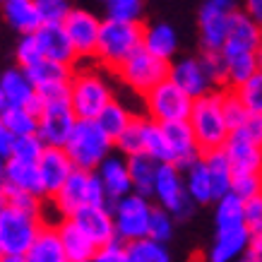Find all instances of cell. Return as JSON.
Returning a JSON list of instances; mask_svg holds the SVG:
<instances>
[{
    "label": "cell",
    "mask_w": 262,
    "mask_h": 262,
    "mask_svg": "<svg viewBox=\"0 0 262 262\" xmlns=\"http://www.w3.org/2000/svg\"><path fill=\"white\" fill-rule=\"evenodd\" d=\"M43 226V216L5 207L0 212V257H27Z\"/></svg>",
    "instance_id": "cell-6"
},
{
    "label": "cell",
    "mask_w": 262,
    "mask_h": 262,
    "mask_svg": "<svg viewBox=\"0 0 262 262\" xmlns=\"http://www.w3.org/2000/svg\"><path fill=\"white\" fill-rule=\"evenodd\" d=\"M43 149H46V144L39 140V135L15 137V142H12V151H10V159L29 161V164H39Z\"/></svg>",
    "instance_id": "cell-46"
},
{
    "label": "cell",
    "mask_w": 262,
    "mask_h": 262,
    "mask_svg": "<svg viewBox=\"0 0 262 262\" xmlns=\"http://www.w3.org/2000/svg\"><path fill=\"white\" fill-rule=\"evenodd\" d=\"M12 142H15V137L10 135V130L3 125V120H0V157L8 161L10 159V151H12Z\"/></svg>",
    "instance_id": "cell-55"
},
{
    "label": "cell",
    "mask_w": 262,
    "mask_h": 262,
    "mask_svg": "<svg viewBox=\"0 0 262 262\" xmlns=\"http://www.w3.org/2000/svg\"><path fill=\"white\" fill-rule=\"evenodd\" d=\"M243 10H246V15L262 29V0H248Z\"/></svg>",
    "instance_id": "cell-56"
},
{
    "label": "cell",
    "mask_w": 262,
    "mask_h": 262,
    "mask_svg": "<svg viewBox=\"0 0 262 262\" xmlns=\"http://www.w3.org/2000/svg\"><path fill=\"white\" fill-rule=\"evenodd\" d=\"M224 60H226L229 89H236V87H241V84H246L253 75H257V72L262 70L260 53H236V56H224Z\"/></svg>",
    "instance_id": "cell-33"
},
{
    "label": "cell",
    "mask_w": 262,
    "mask_h": 262,
    "mask_svg": "<svg viewBox=\"0 0 262 262\" xmlns=\"http://www.w3.org/2000/svg\"><path fill=\"white\" fill-rule=\"evenodd\" d=\"M77 125V116L72 113L70 103H53L43 106V113L39 116V140L46 147L65 149L72 130Z\"/></svg>",
    "instance_id": "cell-13"
},
{
    "label": "cell",
    "mask_w": 262,
    "mask_h": 262,
    "mask_svg": "<svg viewBox=\"0 0 262 262\" xmlns=\"http://www.w3.org/2000/svg\"><path fill=\"white\" fill-rule=\"evenodd\" d=\"M101 17L87 8H72L65 19V32L72 41V48L77 58H94L99 46V34H101Z\"/></svg>",
    "instance_id": "cell-12"
},
{
    "label": "cell",
    "mask_w": 262,
    "mask_h": 262,
    "mask_svg": "<svg viewBox=\"0 0 262 262\" xmlns=\"http://www.w3.org/2000/svg\"><path fill=\"white\" fill-rule=\"evenodd\" d=\"M151 198L157 200V207L166 209L173 219H188L192 214V209H195V202L185 192L183 171L173 164H159Z\"/></svg>",
    "instance_id": "cell-10"
},
{
    "label": "cell",
    "mask_w": 262,
    "mask_h": 262,
    "mask_svg": "<svg viewBox=\"0 0 262 262\" xmlns=\"http://www.w3.org/2000/svg\"><path fill=\"white\" fill-rule=\"evenodd\" d=\"M188 123H190L192 135L198 140L202 154L224 149V144L231 137V130L222 113V92H209V94L195 99Z\"/></svg>",
    "instance_id": "cell-1"
},
{
    "label": "cell",
    "mask_w": 262,
    "mask_h": 262,
    "mask_svg": "<svg viewBox=\"0 0 262 262\" xmlns=\"http://www.w3.org/2000/svg\"><path fill=\"white\" fill-rule=\"evenodd\" d=\"M154 212L151 200L142 195H127L111 205L113 224H116V241L123 246H130L135 241H142L149 236V219Z\"/></svg>",
    "instance_id": "cell-7"
},
{
    "label": "cell",
    "mask_w": 262,
    "mask_h": 262,
    "mask_svg": "<svg viewBox=\"0 0 262 262\" xmlns=\"http://www.w3.org/2000/svg\"><path fill=\"white\" fill-rule=\"evenodd\" d=\"M243 262H262V236H253L250 246H248Z\"/></svg>",
    "instance_id": "cell-54"
},
{
    "label": "cell",
    "mask_w": 262,
    "mask_h": 262,
    "mask_svg": "<svg viewBox=\"0 0 262 262\" xmlns=\"http://www.w3.org/2000/svg\"><path fill=\"white\" fill-rule=\"evenodd\" d=\"M27 262H68V255L63 250V243L58 238L56 226H43L39 238L34 241L32 250L24 257Z\"/></svg>",
    "instance_id": "cell-31"
},
{
    "label": "cell",
    "mask_w": 262,
    "mask_h": 262,
    "mask_svg": "<svg viewBox=\"0 0 262 262\" xmlns=\"http://www.w3.org/2000/svg\"><path fill=\"white\" fill-rule=\"evenodd\" d=\"M36 39H39L41 53L46 60H53V63L60 65H72L77 63V53L72 48V41L65 32L63 24H43L39 32H36Z\"/></svg>",
    "instance_id": "cell-20"
},
{
    "label": "cell",
    "mask_w": 262,
    "mask_h": 262,
    "mask_svg": "<svg viewBox=\"0 0 262 262\" xmlns=\"http://www.w3.org/2000/svg\"><path fill=\"white\" fill-rule=\"evenodd\" d=\"M224 154L233 168V176L262 173V147L246 142L243 137L231 135L229 142L224 144Z\"/></svg>",
    "instance_id": "cell-24"
},
{
    "label": "cell",
    "mask_w": 262,
    "mask_h": 262,
    "mask_svg": "<svg viewBox=\"0 0 262 262\" xmlns=\"http://www.w3.org/2000/svg\"><path fill=\"white\" fill-rule=\"evenodd\" d=\"M238 262H243V260H238Z\"/></svg>",
    "instance_id": "cell-62"
},
{
    "label": "cell",
    "mask_w": 262,
    "mask_h": 262,
    "mask_svg": "<svg viewBox=\"0 0 262 262\" xmlns=\"http://www.w3.org/2000/svg\"><path fill=\"white\" fill-rule=\"evenodd\" d=\"M56 214H60V219H70L72 214H77L84 207H103L108 205L106 200V192H103V185L99 181V176L92 171H75V173L68 178L60 192H58L53 200H48ZM111 207V205H108Z\"/></svg>",
    "instance_id": "cell-5"
},
{
    "label": "cell",
    "mask_w": 262,
    "mask_h": 262,
    "mask_svg": "<svg viewBox=\"0 0 262 262\" xmlns=\"http://www.w3.org/2000/svg\"><path fill=\"white\" fill-rule=\"evenodd\" d=\"M238 94L241 103L246 106V111L250 116H262V70L257 75H253L246 84L233 89Z\"/></svg>",
    "instance_id": "cell-42"
},
{
    "label": "cell",
    "mask_w": 262,
    "mask_h": 262,
    "mask_svg": "<svg viewBox=\"0 0 262 262\" xmlns=\"http://www.w3.org/2000/svg\"><path fill=\"white\" fill-rule=\"evenodd\" d=\"M113 147H116V142L103 133V127L96 120H77L70 140L65 144V151H68L75 171L92 173L101 166V161L111 157Z\"/></svg>",
    "instance_id": "cell-2"
},
{
    "label": "cell",
    "mask_w": 262,
    "mask_h": 262,
    "mask_svg": "<svg viewBox=\"0 0 262 262\" xmlns=\"http://www.w3.org/2000/svg\"><path fill=\"white\" fill-rule=\"evenodd\" d=\"M142 39L144 24H120L103 19L94 58H99V63L116 72L135 51L142 48Z\"/></svg>",
    "instance_id": "cell-4"
},
{
    "label": "cell",
    "mask_w": 262,
    "mask_h": 262,
    "mask_svg": "<svg viewBox=\"0 0 262 262\" xmlns=\"http://www.w3.org/2000/svg\"><path fill=\"white\" fill-rule=\"evenodd\" d=\"M144 154L149 159H154L157 164H173L166 135H164V127L159 123L149 120L147 116H144Z\"/></svg>",
    "instance_id": "cell-36"
},
{
    "label": "cell",
    "mask_w": 262,
    "mask_h": 262,
    "mask_svg": "<svg viewBox=\"0 0 262 262\" xmlns=\"http://www.w3.org/2000/svg\"><path fill=\"white\" fill-rule=\"evenodd\" d=\"M250 231L231 229V231H216L214 241L207 250V262H238L243 260L248 246H250Z\"/></svg>",
    "instance_id": "cell-22"
},
{
    "label": "cell",
    "mask_w": 262,
    "mask_h": 262,
    "mask_svg": "<svg viewBox=\"0 0 262 262\" xmlns=\"http://www.w3.org/2000/svg\"><path fill=\"white\" fill-rule=\"evenodd\" d=\"M127 171H130V181H133V192L149 200L154 195V181H157L159 164L149 159L147 154H137V157L127 159Z\"/></svg>",
    "instance_id": "cell-30"
},
{
    "label": "cell",
    "mask_w": 262,
    "mask_h": 262,
    "mask_svg": "<svg viewBox=\"0 0 262 262\" xmlns=\"http://www.w3.org/2000/svg\"><path fill=\"white\" fill-rule=\"evenodd\" d=\"M56 231L63 243L65 255H68V262H92L94 255L99 253V248L87 238V233L72 219H58Z\"/></svg>",
    "instance_id": "cell-23"
},
{
    "label": "cell",
    "mask_w": 262,
    "mask_h": 262,
    "mask_svg": "<svg viewBox=\"0 0 262 262\" xmlns=\"http://www.w3.org/2000/svg\"><path fill=\"white\" fill-rule=\"evenodd\" d=\"M3 181H5V159L0 157V185H3Z\"/></svg>",
    "instance_id": "cell-58"
},
{
    "label": "cell",
    "mask_w": 262,
    "mask_h": 262,
    "mask_svg": "<svg viewBox=\"0 0 262 262\" xmlns=\"http://www.w3.org/2000/svg\"><path fill=\"white\" fill-rule=\"evenodd\" d=\"M113 101V89L99 70H75L70 80V108L77 120H96Z\"/></svg>",
    "instance_id": "cell-3"
},
{
    "label": "cell",
    "mask_w": 262,
    "mask_h": 262,
    "mask_svg": "<svg viewBox=\"0 0 262 262\" xmlns=\"http://www.w3.org/2000/svg\"><path fill=\"white\" fill-rule=\"evenodd\" d=\"M231 195H236L241 202L262 195V173H246V176H233V185H231Z\"/></svg>",
    "instance_id": "cell-48"
},
{
    "label": "cell",
    "mask_w": 262,
    "mask_h": 262,
    "mask_svg": "<svg viewBox=\"0 0 262 262\" xmlns=\"http://www.w3.org/2000/svg\"><path fill=\"white\" fill-rule=\"evenodd\" d=\"M185 178V192L195 205H209L214 202V192H212V181H209V171H207L205 161H195L190 168L183 171Z\"/></svg>",
    "instance_id": "cell-32"
},
{
    "label": "cell",
    "mask_w": 262,
    "mask_h": 262,
    "mask_svg": "<svg viewBox=\"0 0 262 262\" xmlns=\"http://www.w3.org/2000/svg\"><path fill=\"white\" fill-rule=\"evenodd\" d=\"M3 185H10V188H17V190H24V192H32L36 198L46 200L43 183H41V173H39V164L8 159L5 161V181H3Z\"/></svg>",
    "instance_id": "cell-26"
},
{
    "label": "cell",
    "mask_w": 262,
    "mask_h": 262,
    "mask_svg": "<svg viewBox=\"0 0 262 262\" xmlns=\"http://www.w3.org/2000/svg\"><path fill=\"white\" fill-rule=\"evenodd\" d=\"M70 219L87 233V238L96 248H106L111 243H116V224H113V214L108 205L84 207L77 214H72Z\"/></svg>",
    "instance_id": "cell-15"
},
{
    "label": "cell",
    "mask_w": 262,
    "mask_h": 262,
    "mask_svg": "<svg viewBox=\"0 0 262 262\" xmlns=\"http://www.w3.org/2000/svg\"><path fill=\"white\" fill-rule=\"evenodd\" d=\"M3 192H5V202L12 209H19V212H27V214L41 216L43 212V198H36L32 192L17 190V188H10V185H3Z\"/></svg>",
    "instance_id": "cell-43"
},
{
    "label": "cell",
    "mask_w": 262,
    "mask_h": 262,
    "mask_svg": "<svg viewBox=\"0 0 262 262\" xmlns=\"http://www.w3.org/2000/svg\"><path fill=\"white\" fill-rule=\"evenodd\" d=\"M103 185L108 205H116L118 200L133 195V181H130V171H127V159L120 154H111L101 166L94 171Z\"/></svg>",
    "instance_id": "cell-18"
},
{
    "label": "cell",
    "mask_w": 262,
    "mask_h": 262,
    "mask_svg": "<svg viewBox=\"0 0 262 262\" xmlns=\"http://www.w3.org/2000/svg\"><path fill=\"white\" fill-rule=\"evenodd\" d=\"M15 60H17V68H19V70H27V68L36 65L39 60H43V53H41L36 34H27V36H19V39H17Z\"/></svg>",
    "instance_id": "cell-44"
},
{
    "label": "cell",
    "mask_w": 262,
    "mask_h": 262,
    "mask_svg": "<svg viewBox=\"0 0 262 262\" xmlns=\"http://www.w3.org/2000/svg\"><path fill=\"white\" fill-rule=\"evenodd\" d=\"M0 92L5 94L10 106H24V108L36 96V89L32 87L29 77L19 68H8L0 72Z\"/></svg>",
    "instance_id": "cell-27"
},
{
    "label": "cell",
    "mask_w": 262,
    "mask_h": 262,
    "mask_svg": "<svg viewBox=\"0 0 262 262\" xmlns=\"http://www.w3.org/2000/svg\"><path fill=\"white\" fill-rule=\"evenodd\" d=\"M0 262H27L24 257H0Z\"/></svg>",
    "instance_id": "cell-60"
},
{
    "label": "cell",
    "mask_w": 262,
    "mask_h": 262,
    "mask_svg": "<svg viewBox=\"0 0 262 262\" xmlns=\"http://www.w3.org/2000/svg\"><path fill=\"white\" fill-rule=\"evenodd\" d=\"M133 120H135V113L127 111L125 103H120L118 99H113V101L103 108L101 116L96 118V123H99V125L103 127V133L116 142V140L127 130V125H130Z\"/></svg>",
    "instance_id": "cell-34"
},
{
    "label": "cell",
    "mask_w": 262,
    "mask_h": 262,
    "mask_svg": "<svg viewBox=\"0 0 262 262\" xmlns=\"http://www.w3.org/2000/svg\"><path fill=\"white\" fill-rule=\"evenodd\" d=\"M231 135H238L246 142L255 144V147H262V116H248L246 123L238 130H233Z\"/></svg>",
    "instance_id": "cell-51"
},
{
    "label": "cell",
    "mask_w": 262,
    "mask_h": 262,
    "mask_svg": "<svg viewBox=\"0 0 262 262\" xmlns=\"http://www.w3.org/2000/svg\"><path fill=\"white\" fill-rule=\"evenodd\" d=\"M103 12L108 22H120V24H142V12L144 5L140 0H108L103 5Z\"/></svg>",
    "instance_id": "cell-38"
},
{
    "label": "cell",
    "mask_w": 262,
    "mask_h": 262,
    "mask_svg": "<svg viewBox=\"0 0 262 262\" xmlns=\"http://www.w3.org/2000/svg\"><path fill=\"white\" fill-rule=\"evenodd\" d=\"M8 207V202H5V192H3V185H0V212Z\"/></svg>",
    "instance_id": "cell-59"
},
{
    "label": "cell",
    "mask_w": 262,
    "mask_h": 262,
    "mask_svg": "<svg viewBox=\"0 0 262 262\" xmlns=\"http://www.w3.org/2000/svg\"><path fill=\"white\" fill-rule=\"evenodd\" d=\"M168 80L173 82L178 89H183L190 99H200V96L214 92V89H212V82L207 80L205 70H202V65H200V60L192 56L173 60V63H171V72H168Z\"/></svg>",
    "instance_id": "cell-19"
},
{
    "label": "cell",
    "mask_w": 262,
    "mask_h": 262,
    "mask_svg": "<svg viewBox=\"0 0 262 262\" xmlns=\"http://www.w3.org/2000/svg\"><path fill=\"white\" fill-rule=\"evenodd\" d=\"M236 10L233 3L229 0H207L198 12L200 24V43L202 51H216L222 53L229 34V17Z\"/></svg>",
    "instance_id": "cell-11"
},
{
    "label": "cell",
    "mask_w": 262,
    "mask_h": 262,
    "mask_svg": "<svg viewBox=\"0 0 262 262\" xmlns=\"http://www.w3.org/2000/svg\"><path fill=\"white\" fill-rule=\"evenodd\" d=\"M222 113H224V120H226V125H229L231 133L238 130L248 120V116H250L233 89H222Z\"/></svg>",
    "instance_id": "cell-41"
},
{
    "label": "cell",
    "mask_w": 262,
    "mask_h": 262,
    "mask_svg": "<svg viewBox=\"0 0 262 262\" xmlns=\"http://www.w3.org/2000/svg\"><path fill=\"white\" fill-rule=\"evenodd\" d=\"M0 120L10 130L12 137H29L39 133V118L24 106H10L8 111L0 116Z\"/></svg>",
    "instance_id": "cell-37"
},
{
    "label": "cell",
    "mask_w": 262,
    "mask_h": 262,
    "mask_svg": "<svg viewBox=\"0 0 262 262\" xmlns=\"http://www.w3.org/2000/svg\"><path fill=\"white\" fill-rule=\"evenodd\" d=\"M130 262H171V253L164 243H157L151 238H142L125 246Z\"/></svg>",
    "instance_id": "cell-40"
},
{
    "label": "cell",
    "mask_w": 262,
    "mask_h": 262,
    "mask_svg": "<svg viewBox=\"0 0 262 262\" xmlns=\"http://www.w3.org/2000/svg\"><path fill=\"white\" fill-rule=\"evenodd\" d=\"M36 8L43 24H65L72 5L68 0H36Z\"/></svg>",
    "instance_id": "cell-49"
},
{
    "label": "cell",
    "mask_w": 262,
    "mask_h": 262,
    "mask_svg": "<svg viewBox=\"0 0 262 262\" xmlns=\"http://www.w3.org/2000/svg\"><path fill=\"white\" fill-rule=\"evenodd\" d=\"M243 205H246V229L250 231V236H262V195Z\"/></svg>",
    "instance_id": "cell-50"
},
{
    "label": "cell",
    "mask_w": 262,
    "mask_h": 262,
    "mask_svg": "<svg viewBox=\"0 0 262 262\" xmlns=\"http://www.w3.org/2000/svg\"><path fill=\"white\" fill-rule=\"evenodd\" d=\"M10 108V103H8V99H5V94H3V92H0V116H3V113L8 111Z\"/></svg>",
    "instance_id": "cell-57"
},
{
    "label": "cell",
    "mask_w": 262,
    "mask_h": 262,
    "mask_svg": "<svg viewBox=\"0 0 262 262\" xmlns=\"http://www.w3.org/2000/svg\"><path fill=\"white\" fill-rule=\"evenodd\" d=\"M92 262H130V257H127V250L123 243H111V246L106 248H99V253L94 255V260Z\"/></svg>",
    "instance_id": "cell-53"
},
{
    "label": "cell",
    "mask_w": 262,
    "mask_h": 262,
    "mask_svg": "<svg viewBox=\"0 0 262 262\" xmlns=\"http://www.w3.org/2000/svg\"><path fill=\"white\" fill-rule=\"evenodd\" d=\"M214 226L216 231H231L246 226V205L236 195H226L216 202L214 209Z\"/></svg>",
    "instance_id": "cell-35"
},
{
    "label": "cell",
    "mask_w": 262,
    "mask_h": 262,
    "mask_svg": "<svg viewBox=\"0 0 262 262\" xmlns=\"http://www.w3.org/2000/svg\"><path fill=\"white\" fill-rule=\"evenodd\" d=\"M24 75L29 77L32 87L39 92V89H46V87H53V84H70L72 75L75 70L68 68V65H60V63H53V60H39L36 65L27 68Z\"/></svg>",
    "instance_id": "cell-29"
},
{
    "label": "cell",
    "mask_w": 262,
    "mask_h": 262,
    "mask_svg": "<svg viewBox=\"0 0 262 262\" xmlns=\"http://www.w3.org/2000/svg\"><path fill=\"white\" fill-rule=\"evenodd\" d=\"M262 29L246 15V10H233L229 17V34L224 43V56H236V53H260Z\"/></svg>",
    "instance_id": "cell-14"
},
{
    "label": "cell",
    "mask_w": 262,
    "mask_h": 262,
    "mask_svg": "<svg viewBox=\"0 0 262 262\" xmlns=\"http://www.w3.org/2000/svg\"><path fill=\"white\" fill-rule=\"evenodd\" d=\"M173 222L176 219L168 214L166 209H161V207L154 205V212H151V219H149V236H147V238L166 246L168 241L173 238Z\"/></svg>",
    "instance_id": "cell-47"
},
{
    "label": "cell",
    "mask_w": 262,
    "mask_h": 262,
    "mask_svg": "<svg viewBox=\"0 0 262 262\" xmlns=\"http://www.w3.org/2000/svg\"><path fill=\"white\" fill-rule=\"evenodd\" d=\"M0 17L19 36L36 34L43 27V19H41L39 8H36V0H3L0 3Z\"/></svg>",
    "instance_id": "cell-21"
},
{
    "label": "cell",
    "mask_w": 262,
    "mask_h": 262,
    "mask_svg": "<svg viewBox=\"0 0 262 262\" xmlns=\"http://www.w3.org/2000/svg\"><path fill=\"white\" fill-rule=\"evenodd\" d=\"M168 72H171V63L159 60L151 53H147L144 48H140L120 65L116 75L127 89H133L135 94L147 96L154 87H159L161 82L168 80Z\"/></svg>",
    "instance_id": "cell-8"
},
{
    "label": "cell",
    "mask_w": 262,
    "mask_h": 262,
    "mask_svg": "<svg viewBox=\"0 0 262 262\" xmlns=\"http://www.w3.org/2000/svg\"><path fill=\"white\" fill-rule=\"evenodd\" d=\"M207 171H209V181H212V192H214V202H219L222 198L231 195V185H233V168H231L229 159L224 149L219 151H209L202 154Z\"/></svg>",
    "instance_id": "cell-28"
},
{
    "label": "cell",
    "mask_w": 262,
    "mask_h": 262,
    "mask_svg": "<svg viewBox=\"0 0 262 262\" xmlns=\"http://www.w3.org/2000/svg\"><path fill=\"white\" fill-rule=\"evenodd\" d=\"M260 60H262V43H260Z\"/></svg>",
    "instance_id": "cell-61"
},
{
    "label": "cell",
    "mask_w": 262,
    "mask_h": 262,
    "mask_svg": "<svg viewBox=\"0 0 262 262\" xmlns=\"http://www.w3.org/2000/svg\"><path fill=\"white\" fill-rule=\"evenodd\" d=\"M39 173H41V183H43L46 200H53L60 192V188L68 183V178L75 173V166H72V161L65 149L46 147L39 159Z\"/></svg>",
    "instance_id": "cell-16"
},
{
    "label": "cell",
    "mask_w": 262,
    "mask_h": 262,
    "mask_svg": "<svg viewBox=\"0 0 262 262\" xmlns=\"http://www.w3.org/2000/svg\"><path fill=\"white\" fill-rule=\"evenodd\" d=\"M198 60H200V65H202V70H205L207 80L212 82V87H214V84H222V89H229L226 60H224L222 53H216V51H202Z\"/></svg>",
    "instance_id": "cell-45"
},
{
    "label": "cell",
    "mask_w": 262,
    "mask_h": 262,
    "mask_svg": "<svg viewBox=\"0 0 262 262\" xmlns=\"http://www.w3.org/2000/svg\"><path fill=\"white\" fill-rule=\"evenodd\" d=\"M142 48L147 53H151L154 58H159V60L173 63V56H176V51H178V34L166 22L149 24V27H144Z\"/></svg>",
    "instance_id": "cell-25"
},
{
    "label": "cell",
    "mask_w": 262,
    "mask_h": 262,
    "mask_svg": "<svg viewBox=\"0 0 262 262\" xmlns=\"http://www.w3.org/2000/svg\"><path fill=\"white\" fill-rule=\"evenodd\" d=\"M43 106H53V103H70V84H53V87L39 89L36 92Z\"/></svg>",
    "instance_id": "cell-52"
},
{
    "label": "cell",
    "mask_w": 262,
    "mask_h": 262,
    "mask_svg": "<svg viewBox=\"0 0 262 262\" xmlns=\"http://www.w3.org/2000/svg\"><path fill=\"white\" fill-rule=\"evenodd\" d=\"M192 101L195 99H190L183 89H178L171 80H166L144 96V111H147V118L159 125L181 123V120L190 118Z\"/></svg>",
    "instance_id": "cell-9"
},
{
    "label": "cell",
    "mask_w": 262,
    "mask_h": 262,
    "mask_svg": "<svg viewBox=\"0 0 262 262\" xmlns=\"http://www.w3.org/2000/svg\"><path fill=\"white\" fill-rule=\"evenodd\" d=\"M116 149L125 159L144 154V116H135V120L127 125L125 133L116 140Z\"/></svg>",
    "instance_id": "cell-39"
},
{
    "label": "cell",
    "mask_w": 262,
    "mask_h": 262,
    "mask_svg": "<svg viewBox=\"0 0 262 262\" xmlns=\"http://www.w3.org/2000/svg\"><path fill=\"white\" fill-rule=\"evenodd\" d=\"M161 127H164V135H166L171 157H173V166L185 171V168H190L195 161L202 159V151H200L198 140L192 135V127L188 120L166 123V125H161Z\"/></svg>",
    "instance_id": "cell-17"
}]
</instances>
